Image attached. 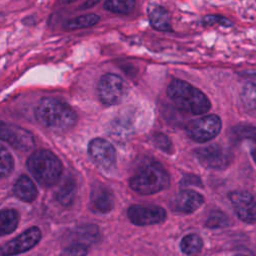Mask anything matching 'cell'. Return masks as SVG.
<instances>
[{
    "label": "cell",
    "instance_id": "cell-1",
    "mask_svg": "<svg viewBox=\"0 0 256 256\" xmlns=\"http://www.w3.org/2000/svg\"><path fill=\"white\" fill-rule=\"evenodd\" d=\"M39 123L55 131L70 129L77 122V114L66 102L55 97H43L35 108Z\"/></svg>",
    "mask_w": 256,
    "mask_h": 256
},
{
    "label": "cell",
    "instance_id": "cell-2",
    "mask_svg": "<svg viewBox=\"0 0 256 256\" xmlns=\"http://www.w3.org/2000/svg\"><path fill=\"white\" fill-rule=\"evenodd\" d=\"M167 95L177 108L190 114H204L211 107L209 99L201 90L180 79H173L169 83Z\"/></svg>",
    "mask_w": 256,
    "mask_h": 256
},
{
    "label": "cell",
    "instance_id": "cell-3",
    "mask_svg": "<svg viewBox=\"0 0 256 256\" xmlns=\"http://www.w3.org/2000/svg\"><path fill=\"white\" fill-rule=\"evenodd\" d=\"M27 167L37 182L44 186H53L60 178L62 164L58 157L49 150L34 151L27 160Z\"/></svg>",
    "mask_w": 256,
    "mask_h": 256
},
{
    "label": "cell",
    "instance_id": "cell-4",
    "mask_svg": "<svg viewBox=\"0 0 256 256\" xmlns=\"http://www.w3.org/2000/svg\"><path fill=\"white\" fill-rule=\"evenodd\" d=\"M169 183V175L159 163L145 165L129 180L131 189L142 195L158 193L166 189Z\"/></svg>",
    "mask_w": 256,
    "mask_h": 256
},
{
    "label": "cell",
    "instance_id": "cell-5",
    "mask_svg": "<svg viewBox=\"0 0 256 256\" xmlns=\"http://www.w3.org/2000/svg\"><path fill=\"white\" fill-rule=\"evenodd\" d=\"M221 127V119L217 115L211 114L190 121L186 125V132L190 139L202 143L215 138Z\"/></svg>",
    "mask_w": 256,
    "mask_h": 256
},
{
    "label": "cell",
    "instance_id": "cell-6",
    "mask_svg": "<svg viewBox=\"0 0 256 256\" xmlns=\"http://www.w3.org/2000/svg\"><path fill=\"white\" fill-rule=\"evenodd\" d=\"M100 101L105 105H116L126 94V85L123 79L113 73L104 74L97 86Z\"/></svg>",
    "mask_w": 256,
    "mask_h": 256
},
{
    "label": "cell",
    "instance_id": "cell-7",
    "mask_svg": "<svg viewBox=\"0 0 256 256\" xmlns=\"http://www.w3.org/2000/svg\"><path fill=\"white\" fill-rule=\"evenodd\" d=\"M197 160L207 168H226L233 159L232 152L221 145H210L198 148L194 151Z\"/></svg>",
    "mask_w": 256,
    "mask_h": 256
},
{
    "label": "cell",
    "instance_id": "cell-8",
    "mask_svg": "<svg viewBox=\"0 0 256 256\" xmlns=\"http://www.w3.org/2000/svg\"><path fill=\"white\" fill-rule=\"evenodd\" d=\"M129 220L138 226H147L160 223L166 218V211L152 204H134L127 210Z\"/></svg>",
    "mask_w": 256,
    "mask_h": 256
},
{
    "label": "cell",
    "instance_id": "cell-9",
    "mask_svg": "<svg viewBox=\"0 0 256 256\" xmlns=\"http://www.w3.org/2000/svg\"><path fill=\"white\" fill-rule=\"evenodd\" d=\"M41 239V231L33 226L3 245H0V256H13L34 247Z\"/></svg>",
    "mask_w": 256,
    "mask_h": 256
},
{
    "label": "cell",
    "instance_id": "cell-10",
    "mask_svg": "<svg viewBox=\"0 0 256 256\" xmlns=\"http://www.w3.org/2000/svg\"><path fill=\"white\" fill-rule=\"evenodd\" d=\"M88 153L91 159L103 170L110 171L116 165V152L107 140L95 138L89 142Z\"/></svg>",
    "mask_w": 256,
    "mask_h": 256
},
{
    "label": "cell",
    "instance_id": "cell-11",
    "mask_svg": "<svg viewBox=\"0 0 256 256\" xmlns=\"http://www.w3.org/2000/svg\"><path fill=\"white\" fill-rule=\"evenodd\" d=\"M0 139L9 143L13 148L22 151H28L34 146L33 135L28 130L1 120Z\"/></svg>",
    "mask_w": 256,
    "mask_h": 256
},
{
    "label": "cell",
    "instance_id": "cell-12",
    "mask_svg": "<svg viewBox=\"0 0 256 256\" xmlns=\"http://www.w3.org/2000/svg\"><path fill=\"white\" fill-rule=\"evenodd\" d=\"M229 199L238 218L246 223H256V199L247 191H232Z\"/></svg>",
    "mask_w": 256,
    "mask_h": 256
},
{
    "label": "cell",
    "instance_id": "cell-13",
    "mask_svg": "<svg viewBox=\"0 0 256 256\" xmlns=\"http://www.w3.org/2000/svg\"><path fill=\"white\" fill-rule=\"evenodd\" d=\"M204 203V197L193 190H183L177 193L171 200L172 210L180 213H192L199 209Z\"/></svg>",
    "mask_w": 256,
    "mask_h": 256
},
{
    "label": "cell",
    "instance_id": "cell-14",
    "mask_svg": "<svg viewBox=\"0 0 256 256\" xmlns=\"http://www.w3.org/2000/svg\"><path fill=\"white\" fill-rule=\"evenodd\" d=\"M114 207L112 192L103 185H97L91 191L90 208L98 213H108Z\"/></svg>",
    "mask_w": 256,
    "mask_h": 256
},
{
    "label": "cell",
    "instance_id": "cell-15",
    "mask_svg": "<svg viewBox=\"0 0 256 256\" xmlns=\"http://www.w3.org/2000/svg\"><path fill=\"white\" fill-rule=\"evenodd\" d=\"M148 19L151 26L162 32H171V16L170 13L160 5H153L147 9Z\"/></svg>",
    "mask_w": 256,
    "mask_h": 256
},
{
    "label": "cell",
    "instance_id": "cell-16",
    "mask_svg": "<svg viewBox=\"0 0 256 256\" xmlns=\"http://www.w3.org/2000/svg\"><path fill=\"white\" fill-rule=\"evenodd\" d=\"M231 138L235 142H246L251 156L256 163V127L251 125H237L231 130Z\"/></svg>",
    "mask_w": 256,
    "mask_h": 256
},
{
    "label": "cell",
    "instance_id": "cell-17",
    "mask_svg": "<svg viewBox=\"0 0 256 256\" xmlns=\"http://www.w3.org/2000/svg\"><path fill=\"white\" fill-rule=\"evenodd\" d=\"M14 194L25 202H32L38 195L37 188L33 181L26 175H21L13 186Z\"/></svg>",
    "mask_w": 256,
    "mask_h": 256
},
{
    "label": "cell",
    "instance_id": "cell-18",
    "mask_svg": "<svg viewBox=\"0 0 256 256\" xmlns=\"http://www.w3.org/2000/svg\"><path fill=\"white\" fill-rule=\"evenodd\" d=\"M76 183L75 180L68 176L59 186L56 192L57 201L63 206H69L73 203L76 196Z\"/></svg>",
    "mask_w": 256,
    "mask_h": 256
},
{
    "label": "cell",
    "instance_id": "cell-19",
    "mask_svg": "<svg viewBox=\"0 0 256 256\" xmlns=\"http://www.w3.org/2000/svg\"><path fill=\"white\" fill-rule=\"evenodd\" d=\"M19 221V216L14 209L0 210V236L12 233Z\"/></svg>",
    "mask_w": 256,
    "mask_h": 256
},
{
    "label": "cell",
    "instance_id": "cell-20",
    "mask_svg": "<svg viewBox=\"0 0 256 256\" xmlns=\"http://www.w3.org/2000/svg\"><path fill=\"white\" fill-rule=\"evenodd\" d=\"M100 18L98 15L89 13L85 15H80L75 18L68 20L64 24L65 30H76V29H84L88 27H92L99 22Z\"/></svg>",
    "mask_w": 256,
    "mask_h": 256
},
{
    "label": "cell",
    "instance_id": "cell-21",
    "mask_svg": "<svg viewBox=\"0 0 256 256\" xmlns=\"http://www.w3.org/2000/svg\"><path fill=\"white\" fill-rule=\"evenodd\" d=\"M76 239L78 240L77 243H81L84 245H89L92 243H95L99 237V229L96 225L93 224H86L83 226H80L76 231Z\"/></svg>",
    "mask_w": 256,
    "mask_h": 256
},
{
    "label": "cell",
    "instance_id": "cell-22",
    "mask_svg": "<svg viewBox=\"0 0 256 256\" xmlns=\"http://www.w3.org/2000/svg\"><path fill=\"white\" fill-rule=\"evenodd\" d=\"M136 0H105L104 8L112 13L128 15L135 8Z\"/></svg>",
    "mask_w": 256,
    "mask_h": 256
},
{
    "label": "cell",
    "instance_id": "cell-23",
    "mask_svg": "<svg viewBox=\"0 0 256 256\" xmlns=\"http://www.w3.org/2000/svg\"><path fill=\"white\" fill-rule=\"evenodd\" d=\"M203 247V241L197 234L191 233L184 236L180 242L181 251L187 255H195L201 251Z\"/></svg>",
    "mask_w": 256,
    "mask_h": 256
},
{
    "label": "cell",
    "instance_id": "cell-24",
    "mask_svg": "<svg viewBox=\"0 0 256 256\" xmlns=\"http://www.w3.org/2000/svg\"><path fill=\"white\" fill-rule=\"evenodd\" d=\"M241 100L247 110H256V84L246 83L241 91Z\"/></svg>",
    "mask_w": 256,
    "mask_h": 256
},
{
    "label": "cell",
    "instance_id": "cell-25",
    "mask_svg": "<svg viewBox=\"0 0 256 256\" xmlns=\"http://www.w3.org/2000/svg\"><path fill=\"white\" fill-rule=\"evenodd\" d=\"M228 225H229V219L227 215L220 210L211 211L205 221V226L210 229L224 228V227H227Z\"/></svg>",
    "mask_w": 256,
    "mask_h": 256
},
{
    "label": "cell",
    "instance_id": "cell-26",
    "mask_svg": "<svg viewBox=\"0 0 256 256\" xmlns=\"http://www.w3.org/2000/svg\"><path fill=\"white\" fill-rule=\"evenodd\" d=\"M14 167V160L10 152L0 144V177L8 176Z\"/></svg>",
    "mask_w": 256,
    "mask_h": 256
},
{
    "label": "cell",
    "instance_id": "cell-27",
    "mask_svg": "<svg viewBox=\"0 0 256 256\" xmlns=\"http://www.w3.org/2000/svg\"><path fill=\"white\" fill-rule=\"evenodd\" d=\"M153 141L155 145L165 153L171 154L173 152V144L167 135L157 132L153 135Z\"/></svg>",
    "mask_w": 256,
    "mask_h": 256
},
{
    "label": "cell",
    "instance_id": "cell-28",
    "mask_svg": "<svg viewBox=\"0 0 256 256\" xmlns=\"http://www.w3.org/2000/svg\"><path fill=\"white\" fill-rule=\"evenodd\" d=\"M87 246L81 243H75L63 250L61 256H86Z\"/></svg>",
    "mask_w": 256,
    "mask_h": 256
},
{
    "label": "cell",
    "instance_id": "cell-29",
    "mask_svg": "<svg viewBox=\"0 0 256 256\" xmlns=\"http://www.w3.org/2000/svg\"><path fill=\"white\" fill-rule=\"evenodd\" d=\"M202 21L206 25H213L215 23H218L219 25L225 26V27L233 26V22L231 20H229L228 18L221 16V15H207L203 18Z\"/></svg>",
    "mask_w": 256,
    "mask_h": 256
},
{
    "label": "cell",
    "instance_id": "cell-30",
    "mask_svg": "<svg viewBox=\"0 0 256 256\" xmlns=\"http://www.w3.org/2000/svg\"><path fill=\"white\" fill-rule=\"evenodd\" d=\"M181 184L182 185H190V184H193V185H199V186H202V183L200 181V179L193 175V174H187L183 177L182 181H181Z\"/></svg>",
    "mask_w": 256,
    "mask_h": 256
},
{
    "label": "cell",
    "instance_id": "cell-31",
    "mask_svg": "<svg viewBox=\"0 0 256 256\" xmlns=\"http://www.w3.org/2000/svg\"><path fill=\"white\" fill-rule=\"evenodd\" d=\"M100 0H88L87 2H85L83 5H82V7L83 8H87V7H91V6H93V5H95V4H97L98 2H99Z\"/></svg>",
    "mask_w": 256,
    "mask_h": 256
}]
</instances>
